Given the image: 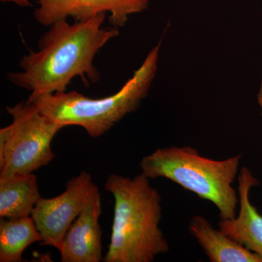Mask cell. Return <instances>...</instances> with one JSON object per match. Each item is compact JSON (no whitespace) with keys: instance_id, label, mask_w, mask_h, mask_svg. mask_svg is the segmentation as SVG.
I'll use <instances>...</instances> for the list:
<instances>
[{"instance_id":"7a4b0ae2","label":"cell","mask_w":262,"mask_h":262,"mask_svg":"<svg viewBox=\"0 0 262 262\" xmlns=\"http://www.w3.org/2000/svg\"><path fill=\"white\" fill-rule=\"evenodd\" d=\"M105 187L115 199L111 241L105 262H151L170 246L160 227L161 195L142 173L110 175Z\"/></svg>"},{"instance_id":"5bb4252c","label":"cell","mask_w":262,"mask_h":262,"mask_svg":"<svg viewBox=\"0 0 262 262\" xmlns=\"http://www.w3.org/2000/svg\"><path fill=\"white\" fill-rule=\"evenodd\" d=\"M258 103L259 105L260 110H261V115L262 117V80L260 84L259 91L257 96Z\"/></svg>"},{"instance_id":"7c38bea8","label":"cell","mask_w":262,"mask_h":262,"mask_svg":"<svg viewBox=\"0 0 262 262\" xmlns=\"http://www.w3.org/2000/svg\"><path fill=\"white\" fill-rule=\"evenodd\" d=\"M42 236L32 216L0 219V262L22 261L24 250Z\"/></svg>"},{"instance_id":"52a82bcc","label":"cell","mask_w":262,"mask_h":262,"mask_svg":"<svg viewBox=\"0 0 262 262\" xmlns=\"http://www.w3.org/2000/svg\"><path fill=\"white\" fill-rule=\"evenodd\" d=\"M39 8L34 12L37 22L44 27L71 17L84 21L100 13H110L112 27H123L129 15L147 9L149 0H37Z\"/></svg>"},{"instance_id":"8fae6325","label":"cell","mask_w":262,"mask_h":262,"mask_svg":"<svg viewBox=\"0 0 262 262\" xmlns=\"http://www.w3.org/2000/svg\"><path fill=\"white\" fill-rule=\"evenodd\" d=\"M40 198L34 173L0 177V218L30 216Z\"/></svg>"},{"instance_id":"277c9868","label":"cell","mask_w":262,"mask_h":262,"mask_svg":"<svg viewBox=\"0 0 262 262\" xmlns=\"http://www.w3.org/2000/svg\"><path fill=\"white\" fill-rule=\"evenodd\" d=\"M161 42L149 52L140 68L116 94L94 99L77 91H65L43 95L27 103H34L41 113L65 127L77 125L91 137H100L136 111L147 96L156 75Z\"/></svg>"},{"instance_id":"9c48e42d","label":"cell","mask_w":262,"mask_h":262,"mask_svg":"<svg viewBox=\"0 0 262 262\" xmlns=\"http://www.w3.org/2000/svg\"><path fill=\"white\" fill-rule=\"evenodd\" d=\"M259 185V181L253 177L249 168L241 169L237 187L238 213L234 219L220 220L218 227L262 259V215L250 201L251 189Z\"/></svg>"},{"instance_id":"30bf717a","label":"cell","mask_w":262,"mask_h":262,"mask_svg":"<svg viewBox=\"0 0 262 262\" xmlns=\"http://www.w3.org/2000/svg\"><path fill=\"white\" fill-rule=\"evenodd\" d=\"M189 231L211 262H262L258 255L215 229L203 215L192 217Z\"/></svg>"},{"instance_id":"4fadbf2b","label":"cell","mask_w":262,"mask_h":262,"mask_svg":"<svg viewBox=\"0 0 262 262\" xmlns=\"http://www.w3.org/2000/svg\"><path fill=\"white\" fill-rule=\"evenodd\" d=\"M0 1L3 3H13L22 8H27L31 5L30 0H0Z\"/></svg>"},{"instance_id":"5b68a950","label":"cell","mask_w":262,"mask_h":262,"mask_svg":"<svg viewBox=\"0 0 262 262\" xmlns=\"http://www.w3.org/2000/svg\"><path fill=\"white\" fill-rule=\"evenodd\" d=\"M13 122L0 130V177L32 173L55 155L51 142L64 125L43 115L34 103L7 106Z\"/></svg>"},{"instance_id":"6da1fadb","label":"cell","mask_w":262,"mask_h":262,"mask_svg":"<svg viewBox=\"0 0 262 262\" xmlns=\"http://www.w3.org/2000/svg\"><path fill=\"white\" fill-rule=\"evenodd\" d=\"M106 15L100 13L72 24L67 20L52 24L39 39V51L24 56L20 72L8 73V80L32 92L28 102L43 95L65 92L76 77L86 86L96 83L100 74L94 64L95 56L120 34L116 27L103 28Z\"/></svg>"},{"instance_id":"3957f363","label":"cell","mask_w":262,"mask_h":262,"mask_svg":"<svg viewBox=\"0 0 262 262\" xmlns=\"http://www.w3.org/2000/svg\"><path fill=\"white\" fill-rule=\"evenodd\" d=\"M242 154L217 160L200 154L190 146L159 148L142 158L141 173L149 179L164 178L214 204L220 220L234 219L238 192L232 184Z\"/></svg>"},{"instance_id":"8992f818","label":"cell","mask_w":262,"mask_h":262,"mask_svg":"<svg viewBox=\"0 0 262 262\" xmlns=\"http://www.w3.org/2000/svg\"><path fill=\"white\" fill-rule=\"evenodd\" d=\"M98 190L91 174L82 171L68 181L62 194L53 198L41 196L31 214L42 236L40 244L59 250L71 225Z\"/></svg>"},{"instance_id":"ba28073f","label":"cell","mask_w":262,"mask_h":262,"mask_svg":"<svg viewBox=\"0 0 262 262\" xmlns=\"http://www.w3.org/2000/svg\"><path fill=\"white\" fill-rule=\"evenodd\" d=\"M101 212V193L98 190L67 231L58 250L62 262L102 260V231L99 225Z\"/></svg>"}]
</instances>
